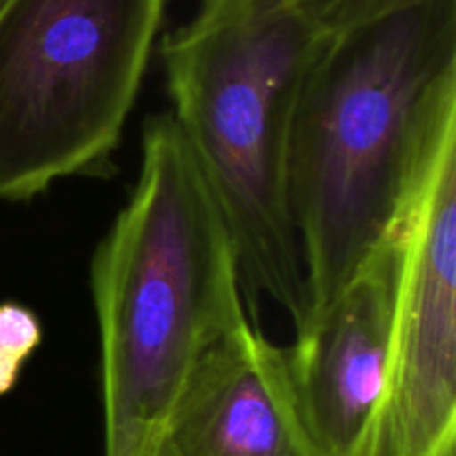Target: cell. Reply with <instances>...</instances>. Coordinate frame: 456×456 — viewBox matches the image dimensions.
<instances>
[{
	"instance_id": "cell-7",
	"label": "cell",
	"mask_w": 456,
	"mask_h": 456,
	"mask_svg": "<svg viewBox=\"0 0 456 456\" xmlns=\"http://www.w3.org/2000/svg\"><path fill=\"white\" fill-rule=\"evenodd\" d=\"M160 445L167 456H314L285 347L249 321L214 343L187 377Z\"/></svg>"
},
{
	"instance_id": "cell-5",
	"label": "cell",
	"mask_w": 456,
	"mask_h": 456,
	"mask_svg": "<svg viewBox=\"0 0 456 456\" xmlns=\"http://www.w3.org/2000/svg\"><path fill=\"white\" fill-rule=\"evenodd\" d=\"M395 234L386 387L365 456H456V105L428 141Z\"/></svg>"
},
{
	"instance_id": "cell-1",
	"label": "cell",
	"mask_w": 456,
	"mask_h": 456,
	"mask_svg": "<svg viewBox=\"0 0 456 456\" xmlns=\"http://www.w3.org/2000/svg\"><path fill=\"white\" fill-rule=\"evenodd\" d=\"M452 105L456 0H421L323 40L298 89L288 151L307 312L395 230Z\"/></svg>"
},
{
	"instance_id": "cell-11",
	"label": "cell",
	"mask_w": 456,
	"mask_h": 456,
	"mask_svg": "<svg viewBox=\"0 0 456 456\" xmlns=\"http://www.w3.org/2000/svg\"><path fill=\"white\" fill-rule=\"evenodd\" d=\"M4 3V0H0V4H3Z\"/></svg>"
},
{
	"instance_id": "cell-6",
	"label": "cell",
	"mask_w": 456,
	"mask_h": 456,
	"mask_svg": "<svg viewBox=\"0 0 456 456\" xmlns=\"http://www.w3.org/2000/svg\"><path fill=\"white\" fill-rule=\"evenodd\" d=\"M399 243L395 230L346 285L297 325L285 347L314 456H365L386 387Z\"/></svg>"
},
{
	"instance_id": "cell-3",
	"label": "cell",
	"mask_w": 456,
	"mask_h": 456,
	"mask_svg": "<svg viewBox=\"0 0 456 456\" xmlns=\"http://www.w3.org/2000/svg\"><path fill=\"white\" fill-rule=\"evenodd\" d=\"M325 38L285 0H200L160 47L169 114L221 205L243 289L270 298L294 328L307 285L288 194L289 132Z\"/></svg>"
},
{
	"instance_id": "cell-10",
	"label": "cell",
	"mask_w": 456,
	"mask_h": 456,
	"mask_svg": "<svg viewBox=\"0 0 456 456\" xmlns=\"http://www.w3.org/2000/svg\"><path fill=\"white\" fill-rule=\"evenodd\" d=\"M154 456H167V452H165V450H163V445H160V448L156 450V454H154Z\"/></svg>"
},
{
	"instance_id": "cell-4",
	"label": "cell",
	"mask_w": 456,
	"mask_h": 456,
	"mask_svg": "<svg viewBox=\"0 0 456 456\" xmlns=\"http://www.w3.org/2000/svg\"><path fill=\"white\" fill-rule=\"evenodd\" d=\"M165 0L0 4V200L101 167L141 92Z\"/></svg>"
},
{
	"instance_id": "cell-9",
	"label": "cell",
	"mask_w": 456,
	"mask_h": 456,
	"mask_svg": "<svg viewBox=\"0 0 456 456\" xmlns=\"http://www.w3.org/2000/svg\"><path fill=\"white\" fill-rule=\"evenodd\" d=\"M298 16L323 36L341 34L421 0H285Z\"/></svg>"
},
{
	"instance_id": "cell-2",
	"label": "cell",
	"mask_w": 456,
	"mask_h": 456,
	"mask_svg": "<svg viewBox=\"0 0 456 456\" xmlns=\"http://www.w3.org/2000/svg\"><path fill=\"white\" fill-rule=\"evenodd\" d=\"M89 288L105 456H154L194 365L248 321L230 227L169 111L142 125L136 185L94 252Z\"/></svg>"
},
{
	"instance_id": "cell-8",
	"label": "cell",
	"mask_w": 456,
	"mask_h": 456,
	"mask_svg": "<svg viewBox=\"0 0 456 456\" xmlns=\"http://www.w3.org/2000/svg\"><path fill=\"white\" fill-rule=\"evenodd\" d=\"M40 341L43 328L29 307L12 301L0 303V396L16 387L22 368Z\"/></svg>"
}]
</instances>
